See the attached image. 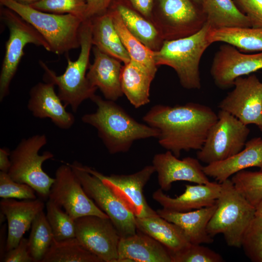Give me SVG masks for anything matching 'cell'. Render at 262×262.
Here are the masks:
<instances>
[{"label":"cell","instance_id":"6da1fadb","mask_svg":"<svg viewBox=\"0 0 262 262\" xmlns=\"http://www.w3.org/2000/svg\"><path fill=\"white\" fill-rule=\"evenodd\" d=\"M218 115L210 107L189 102L174 106L157 104L143 116L157 129L160 146L179 157L182 151L200 150Z\"/></svg>","mask_w":262,"mask_h":262},{"label":"cell","instance_id":"7a4b0ae2","mask_svg":"<svg viewBox=\"0 0 262 262\" xmlns=\"http://www.w3.org/2000/svg\"><path fill=\"white\" fill-rule=\"evenodd\" d=\"M90 100L97 105L96 111L83 115L82 120L97 129L110 154L126 152L135 141L158 137L157 129L137 122L115 101L96 94Z\"/></svg>","mask_w":262,"mask_h":262},{"label":"cell","instance_id":"3957f363","mask_svg":"<svg viewBox=\"0 0 262 262\" xmlns=\"http://www.w3.org/2000/svg\"><path fill=\"white\" fill-rule=\"evenodd\" d=\"M80 52L78 58L71 61L67 58L64 73L57 75L42 61L39 65L44 71L45 82L53 83L58 88V95L66 106H69L76 112L84 100L95 95L97 88L89 82L86 74L90 65V55L93 46L91 21L84 20L80 31Z\"/></svg>","mask_w":262,"mask_h":262},{"label":"cell","instance_id":"277c9868","mask_svg":"<svg viewBox=\"0 0 262 262\" xmlns=\"http://www.w3.org/2000/svg\"><path fill=\"white\" fill-rule=\"evenodd\" d=\"M210 28L206 22L196 33L164 41L161 49L154 51L156 65L173 68L185 89H199L201 87L199 64L204 51L211 45L207 38Z\"/></svg>","mask_w":262,"mask_h":262},{"label":"cell","instance_id":"5b68a950","mask_svg":"<svg viewBox=\"0 0 262 262\" xmlns=\"http://www.w3.org/2000/svg\"><path fill=\"white\" fill-rule=\"evenodd\" d=\"M0 5L14 11L31 24L58 55L80 47L82 19L71 14H56L35 9L14 0H0Z\"/></svg>","mask_w":262,"mask_h":262},{"label":"cell","instance_id":"8992f818","mask_svg":"<svg viewBox=\"0 0 262 262\" xmlns=\"http://www.w3.org/2000/svg\"><path fill=\"white\" fill-rule=\"evenodd\" d=\"M221 185L216 209L207 231L212 237L222 234L229 246L240 248L244 233L255 216L256 208L236 189L231 180Z\"/></svg>","mask_w":262,"mask_h":262},{"label":"cell","instance_id":"52a82bcc","mask_svg":"<svg viewBox=\"0 0 262 262\" xmlns=\"http://www.w3.org/2000/svg\"><path fill=\"white\" fill-rule=\"evenodd\" d=\"M0 18L9 31L0 73V101L9 94L10 86L24 55V49L29 44L51 49L41 34L29 22L11 9L0 5Z\"/></svg>","mask_w":262,"mask_h":262},{"label":"cell","instance_id":"ba28073f","mask_svg":"<svg viewBox=\"0 0 262 262\" xmlns=\"http://www.w3.org/2000/svg\"><path fill=\"white\" fill-rule=\"evenodd\" d=\"M47 143L45 134H35L22 139L10 151L11 166L8 174L15 181L31 186L42 198H48L54 178L50 177L42 168L47 160L54 155L46 151L39 154L40 149Z\"/></svg>","mask_w":262,"mask_h":262},{"label":"cell","instance_id":"9c48e42d","mask_svg":"<svg viewBox=\"0 0 262 262\" xmlns=\"http://www.w3.org/2000/svg\"><path fill=\"white\" fill-rule=\"evenodd\" d=\"M158 5L151 21L164 41L194 34L207 22L201 4L194 0H158Z\"/></svg>","mask_w":262,"mask_h":262},{"label":"cell","instance_id":"30bf717a","mask_svg":"<svg viewBox=\"0 0 262 262\" xmlns=\"http://www.w3.org/2000/svg\"><path fill=\"white\" fill-rule=\"evenodd\" d=\"M210 129L197 159L207 164L227 159L245 147L250 130L238 118L220 110Z\"/></svg>","mask_w":262,"mask_h":262},{"label":"cell","instance_id":"8fae6325","mask_svg":"<svg viewBox=\"0 0 262 262\" xmlns=\"http://www.w3.org/2000/svg\"><path fill=\"white\" fill-rule=\"evenodd\" d=\"M82 187L96 205L111 219L121 237L132 235L137 232L135 217L121 201L98 177L89 173L81 163H68Z\"/></svg>","mask_w":262,"mask_h":262},{"label":"cell","instance_id":"7c38bea8","mask_svg":"<svg viewBox=\"0 0 262 262\" xmlns=\"http://www.w3.org/2000/svg\"><path fill=\"white\" fill-rule=\"evenodd\" d=\"M82 167L101 180L135 217H145L157 214L148 204L143 193L144 187L156 172L153 165L146 166L129 175H105L92 167L83 165Z\"/></svg>","mask_w":262,"mask_h":262},{"label":"cell","instance_id":"4fadbf2b","mask_svg":"<svg viewBox=\"0 0 262 262\" xmlns=\"http://www.w3.org/2000/svg\"><path fill=\"white\" fill-rule=\"evenodd\" d=\"M48 199L63 208L74 220L89 215L108 217L87 195L68 163L56 169Z\"/></svg>","mask_w":262,"mask_h":262},{"label":"cell","instance_id":"5bb4252c","mask_svg":"<svg viewBox=\"0 0 262 262\" xmlns=\"http://www.w3.org/2000/svg\"><path fill=\"white\" fill-rule=\"evenodd\" d=\"M75 237L103 262H117L119 233L109 217L89 215L75 219Z\"/></svg>","mask_w":262,"mask_h":262},{"label":"cell","instance_id":"9a60e30c","mask_svg":"<svg viewBox=\"0 0 262 262\" xmlns=\"http://www.w3.org/2000/svg\"><path fill=\"white\" fill-rule=\"evenodd\" d=\"M233 89L220 101V110L233 115L246 125L262 127V82L252 74L236 79Z\"/></svg>","mask_w":262,"mask_h":262},{"label":"cell","instance_id":"2e32d148","mask_svg":"<svg viewBox=\"0 0 262 262\" xmlns=\"http://www.w3.org/2000/svg\"><path fill=\"white\" fill-rule=\"evenodd\" d=\"M262 69V51L242 53L235 47L224 43L213 59L210 73L215 84L221 89L233 87L236 79Z\"/></svg>","mask_w":262,"mask_h":262},{"label":"cell","instance_id":"e0dca14e","mask_svg":"<svg viewBox=\"0 0 262 262\" xmlns=\"http://www.w3.org/2000/svg\"><path fill=\"white\" fill-rule=\"evenodd\" d=\"M152 165L157 173L160 188L168 191L172 184L182 180L196 184H207L210 181L197 159L187 157L180 160L171 151L155 154Z\"/></svg>","mask_w":262,"mask_h":262},{"label":"cell","instance_id":"ac0fdd59","mask_svg":"<svg viewBox=\"0 0 262 262\" xmlns=\"http://www.w3.org/2000/svg\"><path fill=\"white\" fill-rule=\"evenodd\" d=\"M52 82H38L30 89L27 108L32 115L39 118H49L59 128L67 130L74 124V115L68 112L66 106L55 91Z\"/></svg>","mask_w":262,"mask_h":262},{"label":"cell","instance_id":"d6986e66","mask_svg":"<svg viewBox=\"0 0 262 262\" xmlns=\"http://www.w3.org/2000/svg\"><path fill=\"white\" fill-rule=\"evenodd\" d=\"M44 207L45 203L40 198L21 200L2 198L0 209L8 224L5 253L18 245L36 216Z\"/></svg>","mask_w":262,"mask_h":262},{"label":"cell","instance_id":"ffe728a7","mask_svg":"<svg viewBox=\"0 0 262 262\" xmlns=\"http://www.w3.org/2000/svg\"><path fill=\"white\" fill-rule=\"evenodd\" d=\"M221 189V183L218 182L210 181L195 185L186 184L184 193L178 196H169L159 188L153 193L152 198L164 209L185 212L215 205Z\"/></svg>","mask_w":262,"mask_h":262},{"label":"cell","instance_id":"44dd1931","mask_svg":"<svg viewBox=\"0 0 262 262\" xmlns=\"http://www.w3.org/2000/svg\"><path fill=\"white\" fill-rule=\"evenodd\" d=\"M92 50L94 61L87 71V78L99 89L105 99L115 101L124 95L121 84L122 62L94 46Z\"/></svg>","mask_w":262,"mask_h":262},{"label":"cell","instance_id":"7402d4cb","mask_svg":"<svg viewBox=\"0 0 262 262\" xmlns=\"http://www.w3.org/2000/svg\"><path fill=\"white\" fill-rule=\"evenodd\" d=\"M117 262H172L169 251L160 242L139 230L121 237Z\"/></svg>","mask_w":262,"mask_h":262},{"label":"cell","instance_id":"603a6c76","mask_svg":"<svg viewBox=\"0 0 262 262\" xmlns=\"http://www.w3.org/2000/svg\"><path fill=\"white\" fill-rule=\"evenodd\" d=\"M257 167L262 171V138L255 137L246 142L244 148L237 154L223 161L203 166L205 174L222 183L239 171Z\"/></svg>","mask_w":262,"mask_h":262},{"label":"cell","instance_id":"cb8c5ba5","mask_svg":"<svg viewBox=\"0 0 262 262\" xmlns=\"http://www.w3.org/2000/svg\"><path fill=\"white\" fill-rule=\"evenodd\" d=\"M216 209L214 205L185 212L158 209L157 213L178 226L192 244H211L213 240L207 231L208 224Z\"/></svg>","mask_w":262,"mask_h":262},{"label":"cell","instance_id":"d4e9b609","mask_svg":"<svg viewBox=\"0 0 262 262\" xmlns=\"http://www.w3.org/2000/svg\"><path fill=\"white\" fill-rule=\"evenodd\" d=\"M157 71L135 61L124 64L121 76L123 95L135 108L150 102V88Z\"/></svg>","mask_w":262,"mask_h":262},{"label":"cell","instance_id":"484cf974","mask_svg":"<svg viewBox=\"0 0 262 262\" xmlns=\"http://www.w3.org/2000/svg\"><path fill=\"white\" fill-rule=\"evenodd\" d=\"M114 0L110 7L115 9L128 30L153 51L159 50L164 40L156 26L135 10L126 1Z\"/></svg>","mask_w":262,"mask_h":262},{"label":"cell","instance_id":"4316f807","mask_svg":"<svg viewBox=\"0 0 262 262\" xmlns=\"http://www.w3.org/2000/svg\"><path fill=\"white\" fill-rule=\"evenodd\" d=\"M137 230L151 236L170 252L182 249L191 243L183 231L177 225L156 214L154 215L135 217Z\"/></svg>","mask_w":262,"mask_h":262},{"label":"cell","instance_id":"83f0119b","mask_svg":"<svg viewBox=\"0 0 262 262\" xmlns=\"http://www.w3.org/2000/svg\"><path fill=\"white\" fill-rule=\"evenodd\" d=\"M93 46L124 64L131 58L115 28L109 11L90 18Z\"/></svg>","mask_w":262,"mask_h":262},{"label":"cell","instance_id":"f1b7e54d","mask_svg":"<svg viewBox=\"0 0 262 262\" xmlns=\"http://www.w3.org/2000/svg\"><path fill=\"white\" fill-rule=\"evenodd\" d=\"M208 39L212 44L223 42L243 52L262 51V29L253 27L210 28Z\"/></svg>","mask_w":262,"mask_h":262},{"label":"cell","instance_id":"f546056e","mask_svg":"<svg viewBox=\"0 0 262 262\" xmlns=\"http://www.w3.org/2000/svg\"><path fill=\"white\" fill-rule=\"evenodd\" d=\"M201 6L211 29L251 27L233 0H202Z\"/></svg>","mask_w":262,"mask_h":262},{"label":"cell","instance_id":"4dcf8cb0","mask_svg":"<svg viewBox=\"0 0 262 262\" xmlns=\"http://www.w3.org/2000/svg\"><path fill=\"white\" fill-rule=\"evenodd\" d=\"M107 11L112 16L115 28L131 60L157 71L158 66L154 60V51L145 46L128 30L115 9L110 7Z\"/></svg>","mask_w":262,"mask_h":262},{"label":"cell","instance_id":"1f68e13d","mask_svg":"<svg viewBox=\"0 0 262 262\" xmlns=\"http://www.w3.org/2000/svg\"><path fill=\"white\" fill-rule=\"evenodd\" d=\"M41 262H103L86 250L76 237L61 241L54 239Z\"/></svg>","mask_w":262,"mask_h":262},{"label":"cell","instance_id":"d6a6232c","mask_svg":"<svg viewBox=\"0 0 262 262\" xmlns=\"http://www.w3.org/2000/svg\"><path fill=\"white\" fill-rule=\"evenodd\" d=\"M54 239L46 215L42 211L33 220L28 239L29 251L35 262H41Z\"/></svg>","mask_w":262,"mask_h":262},{"label":"cell","instance_id":"836d02e7","mask_svg":"<svg viewBox=\"0 0 262 262\" xmlns=\"http://www.w3.org/2000/svg\"><path fill=\"white\" fill-rule=\"evenodd\" d=\"M46 206L47 219L54 239L61 241L75 237V220L49 199Z\"/></svg>","mask_w":262,"mask_h":262},{"label":"cell","instance_id":"e575fe53","mask_svg":"<svg viewBox=\"0 0 262 262\" xmlns=\"http://www.w3.org/2000/svg\"><path fill=\"white\" fill-rule=\"evenodd\" d=\"M236 189L255 207L262 201V171L242 170L232 176Z\"/></svg>","mask_w":262,"mask_h":262},{"label":"cell","instance_id":"d590c367","mask_svg":"<svg viewBox=\"0 0 262 262\" xmlns=\"http://www.w3.org/2000/svg\"><path fill=\"white\" fill-rule=\"evenodd\" d=\"M87 0H40L30 6L56 14H71L85 20Z\"/></svg>","mask_w":262,"mask_h":262},{"label":"cell","instance_id":"8d00e7d4","mask_svg":"<svg viewBox=\"0 0 262 262\" xmlns=\"http://www.w3.org/2000/svg\"><path fill=\"white\" fill-rule=\"evenodd\" d=\"M241 247L252 261L262 262V218L255 216L246 230Z\"/></svg>","mask_w":262,"mask_h":262},{"label":"cell","instance_id":"74e56055","mask_svg":"<svg viewBox=\"0 0 262 262\" xmlns=\"http://www.w3.org/2000/svg\"><path fill=\"white\" fill-rule=\"evenodd\" d=\"M190 243L179 251L170 253L172 262H222V256L201 245Z\"/></svg>","mask_w":262,"mask_h":262},{"label":"cell","instance_id":"f35d334b","mask_svg":"<svg viewBox=\"0 0 262 262\" xmlns=\"http://www.w3.org/2000/svg\"><path fill=\"white\" fill-rule=\"evenodd\" d=\"M35 190L26 183L13 180L8 173L0 171V197L1 198L34 199Z\"/></svg>","mask_w":262,"mask_h":262},{"label":"cell","instance_id":"ab89813d","mask_svg":"<svg viewBox=\"0 0 262 262\" xmlns=\"http://www.w3.org/2000/svg\"><path fill=\"white\" fill-rule=\"evenodd\" d=\"M249 19L251 27L262 29V0H233Z\"/></svg>","mask_w":262,"mask_h":262},{"label":"cell","instance_id":"60d3db41","mask_svg":"<svg viewBox=\"0 0 262 262\" xmlns=\"http://www.w3.org/2000/svg\"><path fill=\"white\" fill-rule=\"evenodd\" d=\"M2 262H35L29 251L28 239L23 237L16 247L5 253Z\"/></svg>","mask_w":262,"mask_h":262},{"label":"cell","instance_id":"b9f144b4","mask_svg":"<svg viewBox=\"0 0 262 262\" xmlns=\"http://www.w3.org/2000/svg\"><path fill=\"white\" fill-rule=\"evenodd\" d=\"M114 0H87L85 20L107 12Z\"/></svg>","mask_w":262,"mask_h":262},{"label":"cell","instance_id":"7bdbcfd3","mask_svg":"<svg viewBox=\"0 0 262 262\" xmlns=\"http://www.w3.org/2000/svg\"><path fill=\"white\" fill-rule=\"evenodd\" d=\"M135 10L151 21L155 0H125Z\"/></svg>","mask_w":262,"mask_h":262},{"label":"cell","instance_id":"ee69618b","mask_svg":"<svg viewBox=\"0 0 262 262\" xmlns=\"http://www.w3.org/2000/svg\"><path fill=\"white\" fill-rule=\"evenodd\" d=\"M10 150L5 147L0 149V170L8 173L11 166Z\"/></svg>","mask_w":262,"mask_h":262},{"label":"cell","instance_id":"f6af8a7d","mask_svg":"<svg viewBox=\"0 0 262 262\" xmlns=\"http://www.w3.org/2000/svg\"><path fill=\"white\" fill-rule=\"evenodd\" d=\"M255 208V216L262 218V201L256 206Z\"/></svg>","mask_w":262,"mask_h":262},{"label":"cell","instance_id":"bcb514c9","mask_svg":"<svg viewBox=\"0 0 262 262\" xmlns=\"http://www.w3.org/2000/svg\"><path fill=\"white\" fill-rule=\"evenodd\" d=\"M14 0L20 4L30 5L31 4L40 0Z\"/></svg>","mask_w":262,"mask_h":262},{"label":"cell","instance_id":"7dc6e473","mask_svg":"<svg viewBox=\"0 0 262 262\" xmlns=\"http://www.w3.org/2000/svg\"><path fill=\"white\" fill-rule=\"evenodd\" d=\"M195 1H196V2L201 4V2H202V0H194Z\"/></svg>","mask_w":262,"mask_h":262},{"label":"cell","instance_id":"c3c4849f","mask_svg":"<svg viewBox=\"0 0 262 262\" xmlns=\"http://www.w3.org/2000/svg\"><path fill=\"white\" fill-rule=\"evenodd\" d=\"M259 129L261 130V131L262 132V127L261 128H259Z\"/></svg>","mask_w":262,"mask_h":262}]
</instances>
